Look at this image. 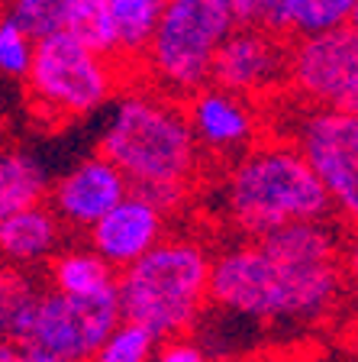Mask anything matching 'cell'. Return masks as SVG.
<instances>
[{
    "label": "cell",
    "instance_id": "obj_1",
    "mask_svg": "<svg viewBox=\"0 0 358 362\" xmlns=\"http://www.w3.org/2000/svg\"><path fill=\"white\" fill-rule=\"evenodd\" d=\"M342 233L339 220H304L265 236H232L213 259V308L252 324L326 320L349 288Z\"/></svg>",
    "mask_w": 358,
    "mask_h": 362
},
{
    "label": "cell",
    "instance_id": "obj_2",
    "mask_svg": "<svg viewBox=\"0 0 358 362\" xmlns=\"http://www.w3.org/2000/svg\"><path fill=\"white\" fill-rule=\"evenodd\" d=\"M97 149L126 172L136 191L152 194L172 217L201 194L210 162L187 120L184 100L142 78H133L113 100Z\"/></svg>",
    "mask_w": 358,
    "mask_h": 362
},
{
    "label": "cell",
    "instance_id": "obj_3",
    "mask_svg": "<svg viewBox=\"0 0 358 362\" xmlns=\"http://www.w3.org/2000/svg\"><path fill=\"white\" fill-rule=\"evenodd\" d=\"M207 188V211L229 236H265L304 220H336L326 185L297 143L268 129L255 146L223 162Z\"/></svg>",
    "mask_w": 358,
    "mask_h": 362
},
{
    "label": "cell",
    "instance_id": "obj_4",
    "mask_svg": "<svg viewBox=\"0 0 358 362\" xmlns=\"http://www.w3.org/2000/svg\"><path fill=\"white\" fill-rule=\"evenodd\" d=\"M213 259L217 246L201 230H172L139 262L119 272L123 317L158 339L194 333L213 308Z\"/></svg>",
    "mask_w": 358,
    "mask_h": 362
},
{
    "label": "cell",
    "instance_id": "obj_5",
    "mask_svg": "<svg viewBox=\"0 0 358 362\" xmlns=\"http://www.w3.org/2000/svg\"><path fill=\"white\" fill-rule=\"evenodd\" d=\"M133 81L119 59L84 45L75 33L59 30L36 42L32 68L26 75V104L32 117L49 127H65L104 110Z\"/></svg>",
    "mask_w": 358,
    "mask_h": 362
},
{
    "label": "cell",
    "instance_id": "obj_6",
    "mask_svg": "<svg viewBox=\"0 0 358 362\" xmlns=\"http://www.w3.org/2000/svg\"><path fill=\"white\" fill-rule=\"evenodd\" d=\"M232 30L236 23L220 0H168L136 78L187 100L213 81V62Z\"/></svg>",
    "mask_w": 358,
    "mask_h": 362
},
{
    "label": "cell",
    "instance_id": "obj_7",
    "mask_svg": "<svg viewBox=\"0 0 358 362\" xmlns=\"http://www.w3.org/2000/svg\"><path fill=\"white\" fill-rule=\"evenodd\" d=\"M281 133L291 136L316 168L333 201V217L345 233H358V113L291 100L281 117Z\"/></svg>",
    "mask_w": 358,
    "mask_h": 362
},
{
    "label": "cell",
    "instance_id": "obj_8",
    "mask_svg": "<svg viewBox=\"0 0 358 362\" xmlns=\"http://www.w3.org/2000/svg\"><path fill=\"white\" fill-rule=\"evenodd\" d=\"M287 98L306 107L358 113V33L352 26L291 39Z\"/></svg>",
    "mask_w": 358,
    "mask_h": 362
},
{
    "label": "cell",
    "instance_id": "obj_9",
    "mask_svg": "<svg viewBox=\"0 0 358 362\" xmlns=\"http://www.w3.org/2000/svg\"><path fill=\"white\" fill-rule=\"evenodd\" d=\"M119 320H123V308L117 291L65 294L49 288L30 330V343L65 359L88 362Z\"/></svg>",
    "mask_w": 358,
    "mask_h": 362
},
{
    "label": "cell",
    "instance_id": "obj_10",
    "mask_svg": "<svg viewBox=\"0 0 358 362\" xmlns=\"http://www.w3.org/2000/svg\"><path fill=\"white\" fill-rule=\"evenodd\" d=\"M287 59L291 36L268 26H236L217 52L213 84L268 107L287 94Z\"/></svg>",
    "mask_w": 358,
    "mask_h": 362
},
{
    "label": "cell",
    "instance_id": "obj_11",
    "mask_svg": "<svg viewBox=\"0 0 358 362\" xmlns=\"http://www.w3.org/2000/svg\"><path fill=\"white\" fill-rule=\"evenodd\" d=\"M187 120L210 162H229L268 133V107L210 81L184 100Z\"/></svg>",
    "mask_w": 358,
    "mask_h": 362
},
{
    "label": "cell",
    "instance_id": "obj_12",
    "mask_svg": "<svg viewBox=\"0 0 358 362\" xmlns=\"http://www.w3.org/2000/svg\"><path fill=\"white\" fill-rule=\"evenodd\" d=\"M129 191L133 185H129L126 172L97 149L94 156L81 158L78 165H71L52 181L49 204L71 233L88 236L90 226L104 220Z\"/></svg>",
    "mask_w": 358,
    "mask_h": 362
},
{
    "label": "cell",
    "instance_id": "obj_13",
    "mask_svg": "<svg viewBox=\"0 0 358 362\" xmlns=\"http://www.w3.org/2000/svg\"><path fill=\"white\" fill-rule=\"evenodd\" d=\"M172 233V214L145 191H129L104 220L88 230L84 240L97 249L113 269H126L139 262L149 249H155Z\"/></svg>",
    "mask_w": 358,
    "mask_h": 362
},
{
    "label": "cell",
    "instance_id": "obj_14",
    "mask_svg": "<svg viewBox=\"0 0 358 362\" xmlns=\"http://www.w3.org/2000/svg\"><path fill=\"white\" fill-rule=\"evenodd\" d=\"M68 233L71 230L61 223L49 201L10 214L0 220V262L42 272L68 243Z\"/></svg>",
    "mask_w": 358,
    "mask_h": 362
},
{
    "label": "cell",
    "instance_id": "obj_15",
    "mask_svg": "<svg viewBox=\"0 0 358 362\" xmlns=\"http://www.w3.org/2000/svg\"><path fill=\"white\" fill-rule=\"evenodd\" d=\"M45 291L49 281L42 272L0 262V343L30 339Z\"/></svg>",
    "mask_w": 358,
    "mask_h": 362
},
{
    "label": "cell",
    "instance_id": "obj_16",
    "mask_svg": "<svg viewBox=\"0 0 358 362\" xmlns=\"http://www.w3.org/2000/svg\"><path fill=\"white\" fill-rule=\"evenodd\" d=\"M49 288L65 294H104V291H117L119 281V269H113L97 249L84 243H71L52 256V262L42 269Z\"/></svg>",
    "mask_w": 358,
    "mask_h": 362
},
{
    "label": "cell",
    "instance_id": "obj_17",
    "mask_svg": "<svg viewBox=\"0 0 358 362\" xmlns=\"http://www.w3.org/2000/svg\"><path fill=\"white\" fill-rule=\"evenodd\" d=\"M49 188L52 181L32 152L7 149L0 165V220L49 201Z\"/></svg>",
    "mask_w": 358,
    "mask_h": 362
},
{
    "label": "cell",
    "instance_id": "obj_18",
    "mask_svg": "<svg viewBox=\"0 0 358 362\" xmlns=\"http://www.w3.org/2000/svg\"><path fill=\"white\" fill-rule=\"evenodd\" d=\"M165 4L168 0H110L119 36V62L133 71V78L139 75L145 49H149L158 23H162Z\"/></svg>",
    "mask_w": 358,
    "mask_h": 362
},
{
    "label": "cell",
    "instance_id": "obj_19",
    "mask_svg": "<svg viewBox=\"0 0 358 362\" xmlns=\"http://www.w3.org/2000/svg\"><path fill=\"white\" fill-rule=\"evenodd\" d=\"M355 4L358 0H281V33L294 39L349 26Z\"/></svg>",
    "mask_w": 358,
    "mask_h": 362
},
{
    "label": "cell",
    "instance_id": "obj_20",
    "mask_svg": "<svg viewBox=\"0 0 358 362\" xmlns=\"http://www.w3.org/2000/svg\"><path fill=\"white\" fill-rule=\"evenodd\" d=\"M68 33H75L84 45L97 49V52L119 59V36L117 20H113L110 0H71V13H68Z\"/></svg>",
    "mask_w": 358,
    "mask_h": 362
},
{
    "label": "cell",
    "instance_id": "obj_21",
    "mask_svg": "<svg viewBox=\"0 0 358 362\" xmlns=\"http://www.w3.org/2000/svg\"><path fill=\"white\" fill-rule=\"evenodd\" d=\"M36 42L39 39L10 10H0V78L26 81L32 55H36Z\"/></svg>",
    "mask_w": 358,
    "mask_h": 362
},
{
    "label": "cell",
    "instance_id": "obj_22",
    "mask_svg": "<svg viewBox=\"0 0 358 362\" xmlns=\"http://www.w3.org/2000/svg\"><path fill=\"white\" fill-rule=\"evenodd\" d=\"M158 346V337L133 320H119L113 333L94 349L88 362H152V353Z\"/></svg>",
    "mask_w": 358,
    "mask_h": 362
},
{
    "label": "cell",
    "instance_id": "obj_23",
    "mask_svg": "<svg viewBox=\"0 0 358 362\" xmlns=\"http://www.w3.org/2000/svg\"><path fill=\"white\" fill-rule=\"evenodd\" d=\"M4 10H10L36 39H42L68 26L71 0H4Z\"/></svg>",
    "mask_w": 358,
    "mask_h": 362
},
{
    "label": "cell",
    "instance_id": "obj_24",
    "mask_svg": "<svg viewBox=\"0 0 358 362\" xmlns=\"http://www.w3.org/2000/svg\"><path fill=\"white\" fill-rule=\"evenodd\" d=\"M236 26H268L281 33V0H220Z\"/></svg>",
    "mask_w": 358,
    "mask_h": 362
},
{
    "label": "cell",
    "instance_id": "obj_25",
    "mask_svg": "<svg viewBox=\"0 0 358 362\" xmlns=\"http://www.w3.org/2000/svg\"><path fill=\"white\" fill-rule=\"evenodd\" d=\"M152 362H217V356L210 353L197 333H181V337L158 339Z\"/></svg>",
    "mask_w": 358,
    "mask_h": 362
},
{
    "label": "cell",
    "instance_id": "obj_26",
    "mask_svg": "<svg viewBox=\"0 0 358 362\" xmlns=\"http://www.w3.org/2000/svg\"><path fill=\"white\" fill-rule=\"evenodd\" d=\"M0 362H75V359L55 356L49 349L30 343V339H23V343H0Z\"/></svg>",
    "mask_w": 358,
    "mask_h": 362
},
{
    "label": "cell",
    "instance_id": "obj_27",
    "mask_svg": "<svg viewBox=\"0 0 358 362\" xmlns=\"http://www.w3.org/2000/svg\"><path fill=\"white\" fill-rule=\"evenodd\" d=\"M345 275H349V288L358 294V233H349L345 240Z\"/></svg>",
    "mask_w": 358,
    "mask_h": 362
},
{
    "label": "cell",
    "instance_id": "obj_28",
    "mask_svg": "<svg viewBox=\"0 0 358 362\" xmlns=\"http://www.w3.org/2000/svg\"><path fill=\"white\" fill-rule=\"evenodd\" d=\"M223 362H294L281 353H242V356H232V359H223Z\"/></svg>",
    "mask_w": 358,
    "mask_h": 362
},
{
    "label": "cell",
    "instance_id": "obj_29",
    "mask_svg": "<svg viewBox=\"0 0 358 362\" xmlns=\"http://www.w3.org/2000/svg\"><path fill=\"white\" fill-rule=\"evenodd\" d=\"M349 26H352V30H355V33H358V4H355V7H352V16H349Z\"/></svg>",
    "mask_w": 358,
    "mask_h": 362
},
{
    "label": "cell",
    "instance_id": "obj_30",
    "mask_svg": "<svg viewBox=\"0 0 358 362\" xmlns=\"http://www.w3.org/2000/svg\"><path fill=\"white\" fill-rule=\"evenodd\" d=\"M0 165H4V149H0Z\"/></svg>",
    "mask_w": 358,
    "mask_h": 362
}]
</instances>
